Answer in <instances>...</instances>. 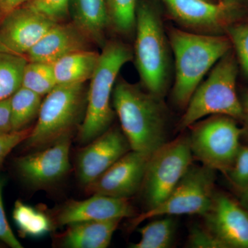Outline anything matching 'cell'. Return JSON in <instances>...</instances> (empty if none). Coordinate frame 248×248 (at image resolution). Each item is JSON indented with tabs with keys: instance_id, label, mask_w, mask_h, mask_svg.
<instances>
[{
	"instance_id": "1",
	"label": "cell",
	"mask_w": 248,
	"mask_h": 248,
	"mask_svg": "<svg viewBox=\"0 0 248 248\" xmlns=\"http://www.w3.org/2000/svg\"><path fill=\"white\" fill-rule=\"evenodd\" d=\"M112 103L132 151L151 156L166 143V114L161 99L120 80Z\"/></svg>"
},
{
	"instance_id": "33",
	"label": "cell",
	"mask_w": 248,
	"mask_h": 248,
	"mask_svg": "<svg viewBox=\"0 0 248 248\" xmlns=\"http://www.w3.org/2000/svg\"><path fill=\"white\" fill-rule=\"evenodd\" d=\"M12 133L11 97L0 101V136Z\"/></svg>"
},
{
	"instance_id": "34",
	"label": "cell",
	"mask_w": 248,
	"mask_h": 248,
	"mask_svg": "<svg viewBox=\"0 0 248 248\" xmlns=\"http://www.w3.org/2000/svg\"><path fill=\"white\" fill-rule=\"evenodd\" d=\"M30 1L31 0H0V23L11 11Z\"/></svg>"
},
{
	"instance_id": "24",
	"label": "cell",
	"mask_w": 248,
	"mask_h": 248,
	"mask_svg": "<svg viewBox=\"0 0 248 248\" xmlns=\"http://www.w3.org/2000/svg\"><path fill=\"white\" fill-rule=\"evenodd\" d=\"M13 217L19 229L28 236L39 237L51 229V223L45 213L20 201L15 203Z\"/></svg>"
},
{
	"instance_id": "8",
	"label": "cell",
	"mask_w": 248,
	"mask_h": 248,
	"mask_svg": "<svg viewBox=\"0 0 248 248\" xmlns=\"http://www.w3.org/2000/svg\"><path fill=\"white\" fill-rule=\"evenodd\" d=\"M189 136H180L158 148L148 161L141 188L148 210L162 203L192 164Z\"/></svg>"
},
{
	"instance_id": "2",
	"label": "cell",
	"mask_w": 248,
	"mask_h": 248,
	"mask_svg": "<svg viewBox=\"0 0 248 248\" xmlns=\"http://www.w3.org/2000/svg\"><path fill=\"white\" fill-rule=\"evenodd\" d=\"M169 38L175 61L172 99L177 107L186 108L205 75L230 51L231 42L224 36L174 28L170 29Z\"/></svg>"
},
{
	"instance_id": "4",
	"label": "cell",
	"mask_w": 248,
	"mask_h": 248,
	"mask_svg": "<svg viewBox=\"0 0 248 248\" xmlns=\"http://www.w3.org/2000/svg\"><path fill=\"white\" fill-rule=\"evenodd\" d=\"M237 73L236 59L229 51L195 90L179 122V129L189 128L208 115H226L242 120V105L236 89Z\"/></svg>"
},
{
	"instance_id": "27",
	"label": "cell",
	"mask_w": 248,
	"mask_h": 248,
	"mask_svg": "<svg viewBox=\"0 0 248 248\" xmlns=\"http://www.w3.org/2000/svg\"><path fill=\"white\" fill-rule=\"evenodd\" d=\"M24 5L58 23L69 15V0H31Z\"/></svg>"
},
{
	"instance_id": "36",
	"label": "cell",
	"mask_w": 248,
	"mask_h": 248,
	"mask_svg": "<svg viewBox=\"0 0 248 248\" xmlns=\"http://www.w3.org/2000/svg\"><path fill=\"white\" fill-rule=\"evenodd\" d=\"M244 1L245 0H219L218 2L222 3V4L226 5V6L234 8Z\"/></svg>"
},
{
	"instance_id": "29",
	"label": "cell",
	"mask_w": 248,
	"mask_h": 248,
	"mask_svg": "<svg viewBox=\"0 0 248 248\" xmlns=\"http://www.w3.org/2000/svg\"><path fill=\"white\" fill-rule=\"evenodd\" d=\"M228 33L230 40L236 50L241 68L248 78V24L230 27Z\"/></svg>"
},
{
	"instance_id": "9",
	"label": "cell",
	"mask_w": 248,
	"mask_h": 248,
	"mask_svg": "<svg viewBox=\"0 0 248 248\" xmlns=\"http://www.w3.org/2000/svg\"><path fill=\"white\" fill-rule=\"evenodd\" d=\"M215 183V170L204 165H191L167 198L155 208L135 217L132 224L138 226L149 218L163 216H203L213 203Z\"/></svg>"
},
{
	"instance_id": "16",
	"label": "cell",
	"mask_w": 248,
	"mask_h": 248,
	"mask_svg": "<svg viewBox=\"0 0 248 248\" xmlns=\"http://www.w3.org/2000/svg\"><path fill=\"white\" fill-rule=\"evenodd\" d=\"M135 215L128 199L94 194L82 201H71L63 205L57 216L60 226L78 222L122 219Z\"/></svg>"
},
{
	"instance_id": "31",
	"label": "cell",
	"mask_w": 248,
	"mask_h": 248,
	"mask_svg": "<svg viewBox=\"0 0 248 248\" xmlns=\"http://www.w3.org/2000/svg\"><path fill=\"white\" fill-rule=\"evenodd\" d=\"M4 180L0 178V241L13 248H22V244L13 232L5 214L2 200Z\"/></svg>"
},
{
	"instance_id": "23",
	"label": "cell",
	"mask_w": 248,
	"mask_h": 248,
	"mask_svg": "<svg viewBox=\"0 0 248 248\" xmlns=\"http://www.w3.org/2000/svg\"><path fill=\"white\" fill-rule=\"evenodd\" d=\"M175 223L170 216L158 218L150 222L139 232L141 239L132 245L133 248H168L171 247L174 241Z\"/></svg>"
},
{
	"instance_id": "7",
	"label": "cell",
	"mask_w": 248,
	"mask_h": 248,
	"mask_svg": "<svg viewBox=\"0 0 248 248\" xmlns=\"http://www.w3.org/2000/svg\"><path fill=\"white\" fill-rule=\"evenodd\" d=\"M189 128L193 157L215 170L228 172L239 151L242 136V129L234 119L226 115H212Z\"/></svg>"
},
{
	"instance_id": "40",
	"label": "cell",
	"mask_w": 248,
	"mask_h": 248,
	"mask_svg": "<svg viewBox=\"0 0 248 248\" xmlns=\"http://www.w3.org/2000/svg\"><path fill=\"white\" fill-rule=\"evenodd\" d=\"M107 3H108V0H107Z\"/></svg>"
},
{
	"instance_id": "21",
	"label": "cell",
	"mask_w": 248,
	"mask_h": 248,
	"mask_svg": "<svg viewBox=\"0 0 248 248\" xmlns=\"http://www.w3.org/2000/svg\"><path fill=\"white\" fill-rule=\"evenodd\" d=\"M42 96L26 88L21 87L11 97L12 132L20 131L38 117Z\"/></svg>"
},
{
	"instance_id": "38",
	"label": "cell",
	"mask_w": 248,
	"mask_h": 248,
	"mask_svg": "<svg viewBox=\"0 0 248 248\" xmlns=\"http://www.w3.org/2000/svg\"><path fill=\"white\" fill-rule=\"evenodd\" d=\"M0 52H2V53L15 54L13 53L9 48H7V47H6V46L1 42V40H0ZM16 55H17V54H16Z\"/></svg>"
},
{
	"instance_id": "30",
	"label": "cell",
	"mask_w": 248,
	"mask_h": 248,
	"mask_svg": "<svg viewBox=\"0 0 248 248\" xmlns=\"http://www.w3.org/2000/svg\"><path fill=\"white\" fill-rule=\"evenodd\" d=\"M187 246L193 248H227L226 245L206 227L192 228L187 240Z\"/></svg>"
},
{
	"instance_id": "10",
	"label": "cell",
	"mask_w": 248,
	"mask_h": 248,
	"mask_svg": "<svg viewBox=\"0 0 248 248\" xmlns=\"http://www.w3.org/2000/svg\"><path fill=\"white\" fill-rule=\"evenodd\" d=\"M130 151L123 131L118 127H110L78 153L76 169L80 183L88 187Z\"/></svg>"
},
{
	"instance_id": "17",
	"label": "cell",
	"mask_w": 248,
	"mask_h": 248,
	"mask_svg": "<svg viewBox=\"0 0 248 248\" xmlns=\"http://www.w3.org/2000/svg\"><path fill=\"white\" fill-rule=\"evenodd\" d=\"M89 41L73 23H58L25 56L28 62L53 63L67 55L86 50Z\"/></svg>"
},
{
	"instance_id": "26",
	"label": "cell",
	"mask_w": 248,
	"mask_h": 248,
	"mask_svg": "<svg viewBox=\"0 0 248 248\" xmlns=\"http://www.w3.org/2000/svg\"><path fill=\"white\" fill-rule=\"evenodd\" d=\"M111 22L116 30L128 33L136 22L138 0H108Z\"/></svg>"
},
{
	"instance_id": "11",
	"label": "cell",
	"mask_w": 248,
	"mask_h": 248,
	"mask_svg": "<svg viewBox=\"0 0 248 248\" xmlns=\"http://www.w3.org/2000/svg\"><path fill=\"white\" fill-rule=\"evenodd\" d=\"M151 156L131 150L88 186V190L93 195L123 199L133 197L143 186Z\"/></svg>"
},
{
	"instance_id": "12",
	"label": "cell",
	"mask_w": 248,
	"mask_h": 248,
	"mask_svg": "<svg viewBox=\"0 0 248 248\" xmlns=\"http://www.w3.org/2000/svg\"><path fill=\"white\" fill-rule=\"evenodd\" d=\"M72 135L63 137L41 151L22 156L16 165L21 176L36 187L55 184L69 171Z\"/></svg>"
},
{
	"instance_id": "32",
	"label": "cell",
	"mask_w": 248,
	"mask_h": 248,
	"mask_svg": "<svg viewBox=\"0 0 248 248\" xmlns=\"http://www.w3.org/2000/svg\"><path fill=\"white\" fill-rule=\"evenodd\" d=\"M31 132L30 129L27 128L0 136V166L15 147L27 140Z\"/></svg>"
},
{
	"instance_id": "14",
	"label": "cell",
	"mask_w": 248,
	"mask_h": 248,
	"mask_svg": "<svg viewBox=\"0 0 248 248\" xmlns=\"http://www.w3.org/2000/svg\"><path fill=\"white\" fill-rule=\"evenodd\" d=\"M248 212L231 197L215 192L203 215L205 226L227 248H248Z\"/></svg>"
},
{
	"instance_id": "19",
	"label": "cell",
	"mask_w": 248,
	"mask_h": 248,
	"mask_svg": "<svg viewBox=\"0 0 248 248\" xmlns=\"http://www.w3.org/2000/svg\"><path fill=\"white\" fill-rule=\"evenodd\" d=\"M121 221H88L68 225L62 236V246L70 248H107Z\"/></svg>"
},
{
	"instance_id": "15",
	"label": "cell",
	"mask_w": 248,
	"mask_h": 248,
	"mask_svg": "<svg viewBox=\"0 0 248 248\" xmlns=\"http://www.w3.org/2000/svg\"><path fill=\"white\" fill-rule=\"evenodd\" d=\"M171 17L188 29L216 32L232 17L234 7L208 0H162Z\"/></svg>"
},
{
	"instance_id": "20",
	"label": "cell",
	"mask_w": 248,
	"mask_h": 248,
	"mask_svg": "<svg viewBox=\"0 0 248 248\" xmlns=\"http://www.w3.org/2000/svg\"><path fill=\"white\" fill-rule=\"evenodd\" d=\"M100 53L88 50L69 54L53 64L54 74L58 85L84 84L92 78Z\"/></svg>"
},
{
	"instance_id": "25",
	"label": "cell",
	"mask_w": 248,
	"mask_h": 248,
	"mask_svg": "<svg viewBox=\"0 0 248 248\" xmlns=\"http://www.w3.org/2000/svg\"><path fill=\"white\" fill-rule=\"evenodd\" d=\"M57 86L52 63L28 62L23 73L22 87L43 97Z\"/></svg>"
},
{
	"instance_id": "35",
	"label": "cell",
	"mask_w": 248,
	"mask_h": 248,
	"mask_svg": "<svg viewBox=\"0 0 248 248\" xmlns=\"http://www.w3.org/2000/svg\"><path fill=\"white\" fill-rule=\"evenodd\" d=\"M241 102L243 108L242 121L244 122V128L242 129V136L248 143V91L245 93Z\"/></svg>"
},
{
	"instance_id": "13",
	"label": "cell",
	"mask_w": 248,
	"mask_h": 248,
	"mask_svg": "<svg viewBox=\"0 0 248 248\" xmlns=\"http://www.w3.org/2000/svg\"><path fill=\"white\" fill-rule=\"evenodd\" d=\"M58 22L25 5L0 23V40L13 53L25 55Z\"/></svg>"
},
{
	"instance_id": "22",
	"label": "cell",
	"mask_w": 248,
	"mask_h": 248,
	"mask_svg": "<svg viewBox=\"0 0 248 248\" xmlns=\"http://www.w3.org/2000/svg\"><path fill=\"white\" fill-rule=\"evenodd\" d=\"M27 63L25 55L0 52V101L9 99L22 87Z\"/></svg>"
},
{
	"instance_id": "28",
	"label": "cell",
	"mask_w": 248,
	"mask_h": 248,
	"mask_svg": "<svg viewBox=\"0 0 248 248\" xmlns=\"http://www.w3.org/2000/svg\"><path fill=\"white\" fill-rule=\"evenodd\" d=\"M226 173L238 190L243 193L248 190V146H240L234 162Z\"/></svg>"
},
{
	"instance_id": "39",
	"label": "cell",
	"mask_w": 248,
	"mask_h": 248,
	"mask_svg": "<svg viewBox=\"0 0 248 248\" xmlns=\"http://www.w3.org/2000/svg\"><path fill=\"white\" fill-rule=\"evenodd\" d=\"M208 1H214V0H208Z\"/></svg>"
},
{
	"instance_id": "5",
	"label": "cell",
	"mask_w": 248,
	"mask_h": 248,
	"mask_svg": "<svg viewBox=\"0 0 248 248\" xmlns=\"http://www.w3.org/2000/svg\"><path fill=\"white\" fill-rule=\"evenodd\" d=\"M87 93L84 84L58 85L42 101L38 120L25 140L27 148L42 149L73 135L84 118Z\"/></svg>"
},
{
	"instance_id": "3",
	"label": "cell",
	"mask_w": 248,
	"mask_h": 248,
	"mask_svg": "<svg viewBox=\"0 0 248 248\" xmlns=\"http://www.w3.org/2000/svg\"><path fill=\"white\" fill-rule=\"evenodd\" d=\"M133 56L130 48L122 42L112 41L103 46L91 79L84 118L78 129V141L81 144H87L110 128L115 116L110 98L116 79Z\"/></svg>"
},
{
	"instance_id": "37",
	"label": "cell",
	"mask_w": 248,
	"mask_h": 248,
	"mask_svg": "<svg viewBox=\"0 0 248 248\" xmlns=\"http://www.w3.org/2000/svg\"><path fill=\"white\" fill-rule=\"evenodd\" d=\"M241 203L242 206L248 212V190L243 193Z\"/></svg>"
},
{
	"instance_id": "6",
	"label": "cell",
	"mask_w": 248,
	"mask_h": 248,
	"mask_svg": "<svg viewBox=\"0 0 248 248\" xmlns=\"http://www.w3.org/2000/svg\"><path fill=\"white\" fill-rule=\"evenodd\" d=\"M135 27V63L142 84L148 93L162 99L169 82V47L161 19L151 5H138Z\"/></svg>"
},
{
	"instance_id": "18",
	"label": "cell",
	"mask_w": 248,
	"mask_h": 248,
	"mask_svg": "<svg viewBox=\"0 0 248 248\" xmlns=\"http://www.w3.org/2000/svg\"><path fill=\"white\" fill-rule=\"evenodd\" d=\"M69 15L89 40L105 45L104 36L110 21L107 0H69Z\"/></svg>"
}]
</instances>
